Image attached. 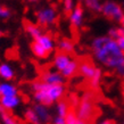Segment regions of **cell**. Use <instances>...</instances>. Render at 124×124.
Returning a JSON list of instances; mask_svg holds the SVG:
<instances>
[{
  "mask_svg": "<svg viewBox=\"0 0 124 124\" xmlns=\"http://www.w3.org/2000/svg\"><path fill=\"white\" fill-rule=\"evenodd\" d=\"M68 105H70V108H73V110H75L76 108H78V106H79L80 104V97L79 96H76V94H71L70 96V98H68Z\"/></svg>",
  "mask_w": 124,
  "mask_h": 124,
  "instance_id": "obj_26",
  "label": "cell"
},
{
  "mask_svg": "<svg viewBox=\"0 0 124 124\" xmlns=\"http://www.w3.org/2000/svg\"><path fill=\"white\" fill-rule=\"evenodd\" d=\"M24 116H25V120L27 121V123L30 124H41L39 117L37 116L35 112L33 110V108H27L24 113Z\"/></svg>",
  "mask_w": 124,
  "mask_h": 124,
  "instance_id": "obj_22",
  "label": "cell"
},
{
  "mask_svg": "<svg viewBox=\"0 0 124 124\" xmlns=\"http://www.w3.org/2000/svg\"><path fill=\"white\" fill-rule=\"evenodd\" d=\"M31 89L33 91V98L37 104L45 106H51L63 99L65 94V86L62 85H50L43 83L41 80L34 81L31 84Z\"/></svg>",
  "mask_w": 124,
  "mask_h": 124,
  "instance_id": "obj_2",
  "label": "cell"
},
{
  "mask_svg": "<svg viewBox=\"0 0 124 124\" xmlns=\"http://www.w3.org/2000/svg\"><path fill=\"white\" fill-rule=\"evenodd\" d=\"M51 123L53 124H65V117L55 115V116L53 117V120H51Z\"/></svg>",
  "mask_w": 124,
  "mask_h": 124,
  "instance_id": "obj_30",
  "label": "cell"
},
{
  "mask_svg": "<svg viewBox=\"0 0 124 124\" xmlns=\"http://www.w3.org/2000/svg\"><path fill=\"white\" fill-rule=\"evenodd\" d=\"M72 60H73V58H72L70 55H67V54L57 53L56 55H55V57H54L53 64H54L55 70H57V71L60 73V72L63 71V70L71 63Z\"/></svg>",
  "mask_w": 124,
  "mask_h": 124,
  "instance_id": "obj_9",
  "label": "cell"
},
{
  "mask_svg": "<svg viewBox=\"0 0 124 124\" xmlns=\"http://www.w3.org/2000/svg\"><path fill=\"white\" fill-rule=\"evenodd\" d=\"M120 27H122L124 30V15H123V17H122V19L120 21Z\"/></svg>",
  "mask_w": 124,
  "mask_h": 124,
  "instance_id": "obj_32",
  "label": "cell"
},
{
  "mask_svg": "<svg viewBox=\"0 0 124 124\" xmlns=\"http://www.w3.org/2000/svg\"><path fill=\"white\" fill-rule=\"evenodd\" d=\"M84 6L86 9H89L92 13H100L102 2L101 0H86L84 2Z\"/></svg>",
  "mask_w": 124,
  "mask_h": 124,
  "instance_id": "obj_21",
  "label": "cell"
},
{
  "mask_svg": "<svg viewBox=\"0 0 124 124\" xmlns=\"http://www.w3.org/2000/svg\"><path fill=\"white\" fill-rule=\"evenodd\" d=\"M123 93H124V84H123Z\"/></svg>",
  "mask_w": 124,
  "mask_h": 124,
  "instance_id": "obj_39",
  "label": "cell"
},
{
  "mask_svg": "<svg viewBox=\"0 0 124 124\" xmlns=\"http://www.w3.org/2000/svg\"><path fill=\"white\" fill-rule=\"evenodd\" d=\"M32 108H33V110L35 112L37 116L39 117L41 124H48L51 122L53 115H51V112H50V109H49L48 106L41 105V104H35Z\"/></svg>",
  "mask_w": 124,
  "mask_h": 124,
  "instance_id": "obj_8",
  "label": "cell"
},
{
  "mask_svg": "<svg viewBox=\"0 0 124 124\" xmlns=\"http://www.w3.org/2000/svg\"><path fill=\"white\" fill-rule=\"evenodd\" d=\"M91 51L94 59L110 71H117L124 66V53L121 51L116 41L107 35H99L91 41Z\"/></svg>",
  "mask_w": 124,
  "mask_h": 124,
  "instance_id": "obj_1",
  "label": "cell"
},
{
  "mask_svg": "<svg viewBox=\"0 0 124 124\" xmlns=\"http://www.w3.org/2000/svg\"><path fill=\"white\" fill-rule=\"evenodd\" d=\"M31 50H32V54H33L34 56L37 57V58H40V59H45V58H47L49 56V54L39 45L38 42L34 41V40L31 43Z\"/></svg>",
  "mask_w": 124,
  "mask_h": 124,
  "instance_id": "obj_18",
  "label": "cell"
},
{
  "mask_svg": "<svg viewBox=\"0 0 124 124\" xmlns=\"http://www.w3.org/2000/svg\"><path fill=\"white\" fill-rule=\"evenodd\" d=\"M43 83L50 85H62L65 83V79L58 71H46L41 74V79Z\"/></svg>",
  "mask_w": 124,
  "mask_h": 124,
  "instance_id": "obj_6",
  "label": "cell"
},
{
  "mask_svg": "<svg viewBox=\"0 0 124 124\" xmlns=\"http://www.w3.org/2000/svg\"><path fill=\"white\" fill-rule=\"evenodd\" d=\"M79 72V63L75 59H73L66 67L60 72V74L63 75L64 79H72Z\"/></svg>",
  "mask_w": 124,
  "mask_h": 124,
  "instance_id": "obj_15",
  "label": "cell"
},
{
  "mask_svg": "<svg viewBox=\"0 0 124 124\" xmlns=\"http://www.w3.org/2000/svg\"><path fill=\"white\" fill-rule=\"evenodd\" d=\"M94 98H96V93L92 90H86L80 96V104L75 109L79 120L89 122L93 117Z\"/></svg>",
  "mask_w": 124,
  "mask_h": 124,
  "instance_id": "obj_3",
  "label": "cell"
},
{
  "mask_svg": "<svg viewBox=\"0 0 124 124\" xmlns=\"http://www.w3.org/2000/svg\"><path fill=\"white\" fill-rule=\"evenodd\" d=\"M34 41L38 42L39 45L41 46L49 55L53 53L54 49H55V41H54L53 37L49 35V34H42L40 38H38L37 40H34Z\"/></svg>",
  "mask_w": 124,
  "mask_h": 124,
  "instance_id": "obj_12",
  "label": "cell"
},
{
  "mask_svg": "<svg viewBox=\"0 0 124 124\" xmlns=\"http://www.w3.org/2000/svg\"><path fill=\"white\" fill-rule=\"evenodd\" d=\"M15 76L14 68L11 67L7 63H1L0 64V78L5 80H11Z\"/></svg>",
  "mask_w": 124,
  "mask_h": 124,
  "instance_id": "obj_17",
  "label": "cell"
},
{
  "mask_svg": "<svg viewBox=\"0 0 124 124\" xmlns=\"http://www.w3.org/2000/svg\"><path fill=\"white\" fill-rule=\"evenodd\" d=\"M1 35H2V32H1V31H0V38H1Z\"/></svg>",
  "mask_w": 124,
  "mask_h": 124,
  "instance_id": "obj_37",
  "label": "cell"
},
{
  "mask_svg": "<svg viewBox=\"0 0 124 124\" xmlns=\"http://www.w3.org/2000/svg\"><path fill=\"white\" fill-rule=\"evenodd\" d=\"M25 31H26V33L30 35L31 38L33 39V40H37L38 38H40L42 34V30L41 27L37 25V24H33V23H25Z\"/></svg>",
  "mask_w": 124,
  "mask_h": 124,
  "instance_id": "obj_16",
  "label": "cell"
},
{
  "mask_svg": "<svg viewBox=\"0 0 124 124\" xmlns=\"http://www.w3.org/2000/svg\"><path fill=\"white\" fill-rule=\"evenodd\" d=\"M27 1H30V2H37L38 0H27Z\"/></svg>",
  "mask_w": 124,
  "mask_h": 124,
  "instance_id": "obj_34",
  "label": "cell"
},
{
  "mask_svg": "<svg viewBox=\"0 0 124 124\" xmlns=\"http://www.w3.org/2000/svg\"><path fill=\"white\" fill-rule=\"evenodd\" d=\"M118 35H120V31H118V27H116V26L110 27V29L107 31V37L110 39H113V40H116Z\"/></svg>",
  "mask_w": 124,
  "mask_h": 124,
  "instance_id": "obj_28",
  "label": "cell"
},
{
  "mask_svg": "<svg viewBox=\"0 0 124 124\" xmlns=\"http://www.w3.org/2000/svg\"><path fill=\"white\" fill-rule=\"evenodd\" d=\"M96 124H115L112 120H108V118H104V120H99L96 122Z\"/></svg>",
  "mask_w": 124,
  "mask_h": 124,
  "instance_id": "obj_31",
  "label": "cell"
},
{
  "mask_svg": "<svg viewBox=\"0 0 124 124\" xmlns=\"http://www.w3.org/2000/svg\"><path fill=\"white\" fill-rule=\"evenodd\" d=\"M78 1H79V2H85L86 0H78Z\"/></svg>",
  "mask_w": 124,
  "mask_h": 124,
  "instance_id": "obj_36",
  "label": "cell"
},
{
  "mask_svg": "<svg viewBox=\"0 0 124 124\" xmlns=\"http://www.w3.org/2000/svg\"><path fill=\"white\" fill-rule=\"evenodd\" d=\"M10 15H11L10 10H9L7 7H5V6H1V5H0V18H2V19L9 18Z\"/></svg>",
  "mask_w": 124,
  "mask_h": 124,
  "instance_id": "obj_29",
  "label": "cell"
},
{
  "mask_svg": "<svg viewBox=\"0 0 124 124\" xmlns=\"http://www.w3.org/2000/svg\"><path fill=\"white\" fill-rule=\"evenodd\" d=\"M19 104H21V98L18 96L0 98V107L2 108V110H13L17 108Z\"/></svg>",
  "mask_w": 124,
  "mask_h": 124,
  "instance_id": "obj_10",
  "label": "cell"
},
{
  "mask_svg": "<svg viewBox=\"0 0 124 124\" xmlns=\"http://www.w3.org/2000/svg\"><path fill=\"white\" fill-rule=\"evenodd\" d=\"M18 96V90L14 84L9 82H1L0 83V98L2 97H13Z\"/></svg>",
  "mask_w": 124,
  "mask_h": 124,
  "instance_id": "obj_13",
  "label": "cell"
},
{
  "mask_svg": "<svg viewBox=\"0 0 124 124\" xmlns=\"http://www.w3.org/2000/svg\"><path fill=\"white\" fill-rule=\"evenodd\" d=\"M101 80H102V70L100 67H97L96 68V72H94L93 76L89 80V83H90V86L96 90L99 88L100 83H101Z\"/></svg>",
  "mask_w": 124,
  "mask_h": 124,
  "instance_id": "obj_20",
  "label": "cell"
},
{
  "mask_svg": "<svg viewBox=\"0 0 124 124\" xmlns=\"http://www.w3.org/2000/svg\"><path fill=\"white\" fill-rule=\"evenodd\" d=\"M121 6H122V8H123V10H124V0H123V2L121 4Z\"/></svg>",
  "mask_w": 124,
  "mask_h": 124,
  "instance_id": "obj_35",
  "label": "cell"
},
{
  "mask_svg": "<svg viewBox=\"0 0 124 124\" xmlns=\"http://www.w3.org/2000/svg\"><path fill=\"white\" fill-rule=\"evenodd\" d=\"M68 15H70L68 19L73 29H80L82 26L83 21H84V8L81 5H76Z\"/></svg>",
  "mask_w": 124,
  "mask_h": 124,
  "instance_id": "obj_7",
  "label": "cell"
},
{
  "mask_svg": "<svg viewBox=\"0 0 124 124\" xmlns=\"http://www.w3.org/2000/svg\"><path fill=\"white\" fill-rule=\"evenodd\" d=\"M37 21L41 26L53 25L57 21V11L54 7H45L37 11Z\"/></svg>",
  "mask_w": 124,
  "mask_h": 124,
  "instance_id": "obj_5",
  "label": "cell"
},
{
  "mask_svg": "<svg viewBox=\"0 0 124 124\" xmlns=\"http://www.w3.org/2000/svg\"><path fill=\"white\" fill-rule=\"evenodd\" d=\"M118 31H120V35L117 37V39L115 41H116V45L118 46V48L121 49V51L124 53V30L122 27L118 26Z\"/></svg>",
  "mask_w": 124,
  "mask_h": 124,
  "instance_id": "obj_27",
  "label": "cell"
},
{
  "mask_svg": "<svg viewBox=\"0 0 124 124\" xmlns=\"http://www.w3.org/2000/svg\"><path fill=\"white\" fill-rule=\"evenodd\" d=\"M55 110H56V115L57 116H62L65 117L67 115V113L71 110L70 108V105L66 100H59L58 102H56V107H55Z\"/></svg>",
  "mask_w": 124,
  "mask_h": 124,
  "instance_id": "obj_19",
  "label": "cell"
},
{
  "mask_svg": "<svg viewBox=\"0 0 124 124\" xmlns=\"http://www.w3.org/2000/svg\"><path fill=\"white\" fill-rule=\"evenodd\" d=\"M96 68L97 67H96L92 63L84 60V62H82V63L79 64V72H78V73H80L84 79L90 80L91 78L93 76L94 72H96Z\"/></svg>",
  "mask_w": 124,
  "mask_h": 124,
  "instance_id": "obj_11",
  "label": "cell"
},
{
  "mask_svg": "<svg viewBox=\"0 0 124 124\" xmlns=\"http://www.w3.org/2000/svg\"><path fill=\"white\" fill-rule=\"evenodd\" d=\"M62 4H63V9H64L65 13L70 14L74 7H75V1L74 0H62Z\"/></svg>",
  "mask_w": 124,
  "mask_h": 124,
  "instance_id": "obj_25",
  "label": "cell"
},
{
  "mask_svg": "<svg viewBox=\"0 0 124 124\" xmlns=\"http://www.w3.org/2000/svg\"><path fill=\"white\" fill-rule=\"evenodd\" d=\"M1 112H2V108H1V107H0V113H1Z\"/></svg>",
  "mask_w": 124,
  "mask_h": 124,
  "instance_id": "obj_38",
  "label": "cell"
},
{
  "mask_svg": "<svg viewBox=\"0 0 124 124\" xmlns=\"http://www.w3.org/2000/svg\"><path fill=\"white\" fill-rule=\"evenodd\" d=\"M1 121H2V124H21L15 117H13L9 114L5 113L4 110L1 112Z\"/></svg>",
  "mask_w": 124,
  "mask_h": 124,
  "instance_id": "obj_24",
  "label": "cell"
},
{
  "mask_svg": "<svg viewBox=\"0 0 124 124\" xmlns=\"http://www.w3.org/2000/svg\"><path fill=\"white\" fill-rule=\"evenodd\" d=\"M100 13L105 16L106 18L118 23H120V21L122 19V17L124 15V10L122 6H121V4L114 1V0H106V1H104Z\"/></svg>",
  "mask_w": 124,
  "mask_h": 124,
  "instance_id": "obj_4",
  "label": "cell"
},
{
  "mask_svg": "<svg viewBox=\"0 0 124 124\" xmlns=\"http://www.w3.org/2000/svg\"><path fill=\"white\" fill-rule=\"evenodd\" d=\"M57 47H58V50L59 53H64V54H72L74 51L75 49V45L74 42L72 41L71 39H67V38H64V39H60L58 43H57Z\"/></svg>",
  "mask_w": 124,
  "mask_h": 124,
  "instance_id": "obj_14",
  "label": "cell"
},
{
  "mask_svg": "<svg viewBox=\"0 0 124 124\" xmlns=\"http://www.w3.org/2000/svg\"><path fill=\"white\" fill-rule=\"evenodd\" d=\"M78 124H89V122H85V121H82V120H79Z\"/></svg>",
  "mask_w": 124,
  "mask_h": 124,
  "instance_id": "obj_33",
  "label": "cell"
},
{
  "mask_svg": "<svg viewBox=\"0 0 124 124\" xmlns=\"http://www.w3.org/2000/svg\"><path fill=\"white\" fill-rule=\"evenodd\" d=\"M78 122H79V117L76 115L75 110L71 109L65 116V124H78Z\"/></svg>",
  "mask_w": 124,
  "mask_h": 124,
  "instance_id": "obj_23",
  "label": "cell"
}]
</instances>
